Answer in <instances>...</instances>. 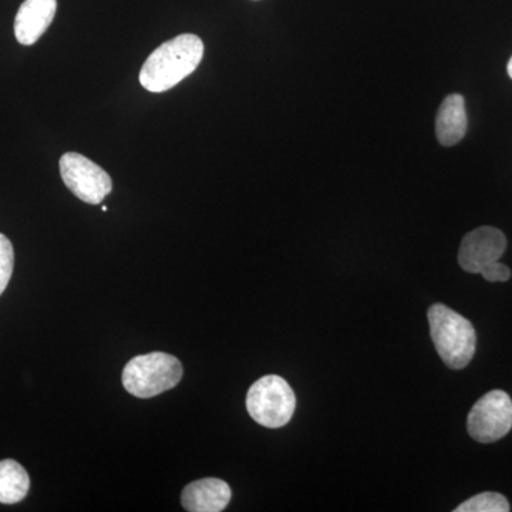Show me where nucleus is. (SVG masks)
<instances>
[{"label":"nucleus","mask_w":512,"mask_h":512,"mask_svg":"<svg viewBox=\"0 0 512 512\" xmlns=\"http://www.w3.org/2000/svg\"><path fill=\"white\" fill-rule=\"evenodd\" d=\"M204 43L200 37L184 33L158 46L141 67V86L151 93L173 89L200 66Z\"/></svg>","instance_id":"nucleus-1"},{"label":"nucleus","mask_w":512,"mask_h":512,"mask_svg":"<svg viewBox=\"0 0 512 512\" xmlns=\"http://www.w3.org/2000/svg\"><path fill=\"white\" fill-rule=\"evenodd\" d=\"M427 315L431 339L441 360L453 370L470 365L477 348L473 323L443 303L431 306Z\"/></svg>","instance_id":"nucleus-2"},{"label":"nucleus","mask_w":512,"mask_h":512,"mask_svg":"<svg viewBox=\"0 0 512 512\" xmlns=\"http://www.w3.org/2000/svg\"><path fill=\"white\" fill-rule=\"evenodd\" d=\"M181 379L180 360L163 352L133 357L123 370L124 389L140 399H150L174 389Z\"/></svg>","instance_id":"nucleus-3"},{"label":"nucleus","mask_w":512,"mask_h":512,"mask_svg":"<svg viewBox=\"0 0 512 512\" xmlns=\"http://www.w3.org/2000/svg\"><path fill=\"white\" fill-rule=\"evenodd\" d=\"M295 409V393L281 376H264L249 389L247 410L261 426L268 429L284 427L291 421Z\"/></svg>","instance_id":"nucleus-4"},{"label":"nucleus","mask_w":512,"mask_h":512,"mask_svg":"<svg viewBox=\"0 0 512 512\" xmlns=\"http://www.w3.org/2000/svg\"><path fill=\"white\" fill-rule=\"evenodd\" d=\"M467 429L478 443H494L507 436L512 429V400L508 393H485L468 414Z\"/></svg>","instance_id":"nucleus-5"},{"label":"nucleus","mask_w":512,"mask_h":512,"mask_svg":"<svg viewBox=\"0 0 512 512\" xmlns=\"http://www.w3.org/2000/svg\"><path fill=\"white\" fill-rule=\"evenodd\" d=\"M60 175L66 187L79 200L97 205L113 190L110 175L89 158L79 153H66L60 158Z\"/></svg>","instance_id":"nucleus-6"},{"label":"nucleus","mask_w":512,"mask_h":512,"mask_svg":"<svg viewBox=\"0 0 512 512\" xmlns=\"http://www.w3.org/2000/svg\"><path fill=\"white\" fill-rule=\"evenodd\" d=\"M507 249V238L500 229L481 227L468 232L458 251V264L470 274H480L485 266L500 261Z\"/></svg>","instance_id":"nucleus-7"},{"label":"nucleus","mask_w":512,"mask_h":512,"mask_svg":"<svg viewBox=\"0 0 512 512\" xmlns=\"http://www.w3.org/2000/svg\"><path fill=\"white\" fill-rule=\"evenodd\" d=\"M57 0H25L15 19V36L20 45L32 46L55 19Z\"/></svg>","instance_id":"nucleus-8"},{"label":"nucleus","mask_w":512,"mask_h":512,"mask_svg":"<svg viewBox=\"0 0 512 512\" xmlns=\"http://www.w3.org/2000/svg\"><path fill=\"white\" fill-rule=\"evenodd\" d=\"M231 488L220 478H202L184 488L181 503L190 512H220L231 501Z\"/></svg>","instance_id":"nucleus-9"},{"label":"nucleus","mask_w":512,"mask_h":512,"mask_svg":"<svg viewBox=\"0 0 512 512\" xmlns=\"http://www.w3.org/2000/svg\"><path fill=\"white\" fill-rule=\"evenodd\" d=\"M466 101L461 94H450L441 103L436 119V134L441 146H456L466 136Z\"/></svg>","instance_id":"nucleus-10"},{"label":"nucleus","mask_w":512,"mask_h":512,"mask_svg":"<svg viewBox=\"0 0 512 512\" xmlns=\"http://www.w3.org/2000/svg\"><path fill=\"white\" fill-rule=\"evenodd\" d=\"M28 471L15 460L0 461V504H18L29 493Z\"/></svg>","instance_id":"nucleus-11"},{"label":"nucleus","mask_w":512,"mask_h":512,"mask_svg":"<svg viewBox=\"0 0 512 512\" xmlns=\"http://www.w3.org/2000/svg\"><path fill=\"white\" fill-rule=\"evenodd\" d=\"M510 503L504 495L498 493H481L474 495L466 503L458 505L456 512H508Z\"/></svg>","instance_id":"nucleus-12"},{"label":"nucleus","mask_w":512,"mask_h":512,"mask_svg":"<svg viewBox=\"0 0 512 512\" xmlns=\"http://www.w3.org/2000/svg\"><path fill=\"white\" fill-rule=\"evenodd\" d=\"M13 264H15V252H13L12 242L8 237L0 234V295L5 292L12 278Z\"/></svg>","instance_id":"nucleus-13"},{"label":"nucleus","mask_w":512,"mask_h":512,"mask_svg":"<svg viewBox=\"0 0 512 512\" xmlns=\"http://www.w3.org/2000/svg\"><path fill=\"white\" fill-rule=\"evenodd\" d=\"M480 274L488 282H507L511 278V269L500 261H495L481 269Z\"/></svg>","instance_id":"nucleus-14"},{"label":"nucleus","mask_w":512,"mask_h":512,"mask_svg":"<svg viewBox=\"0 0 512 512\" xmlns=\"http://www.w3.org/2000/svg\"><path fill=\"white\" fill-rule=\"evenodd\" d=\"M507 72H508V74H510V77L512 79V57L510 59V62H508Z\"/></svg>","instance_id":"nucleus-15"}]
</instances>
